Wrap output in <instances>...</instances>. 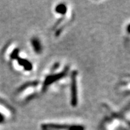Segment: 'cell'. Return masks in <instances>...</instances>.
Instances as JSON below:
<instances>
[{"label":"cell","instance_id":"6da1fadb","mask_svg":"<svg viewBox=\"0 0 130 130\" xmlns=\"http://www.w3.org/2000/svg\"><path fill=\"white\" fill-rule=\"evenodd\" d=\"M71 92H72V103L74 106H75L77 103V85H76V72H74L72 74V86H71Z\"/></svg>","mask_w":130,"mask_h":130},{"label":"cell","instance_id":"7a4b0ae2","mask_svg":"<svg viewBox=\"0 0 130 130\" xmlns=\"http://www.w3.org/2000/svg\"><path fill=\"white\" fill-rule=\"evenodd\" d=\"M32 44L33 45V47H34V49L37 52H39L41 51V45H40V43L39 42L37 39H34L32 41Z\"/></svg>","mask_w":130,"mask_h":130},{"label":"cell","instance_id":"3957f363","mask_svg":"<svg viewBox=\"0 0 130 130\" xmlns=\"http://www.w3.org/2000/svg\"><path fill=\"white\" fill-rule=\"evenodd\" d=\"M57 11L58 13H64L66 11V7L64 6V5H59V6H58L57 8Z\"/></svg>","mask_w":130,"mask_h":130}]
</instances>
